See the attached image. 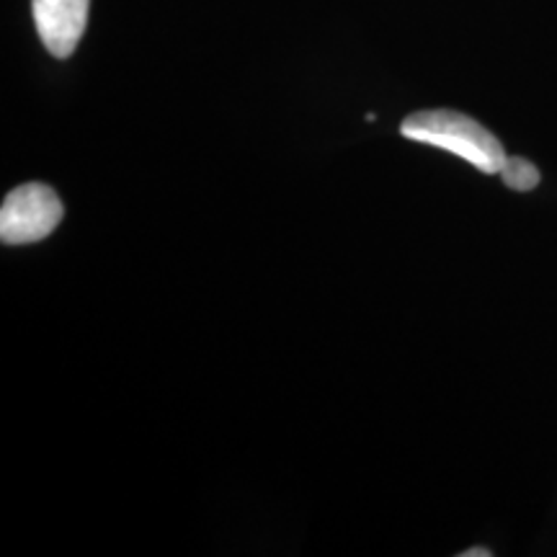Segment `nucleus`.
Here are the masks:
<instances>
[{"mask_svg": "<svg viewBox=\"0 0 557 557\" xmlns=\"http://www.w3.org/2000/svg\"><path fill=\"white\" fill-rule=\"evenodd\" d=\"M400 132L403 137L416 139V143L431 145V148L447 150L451 156L465 158L483 173H500V169H504V145L483 124L468 114H459V111H416V114H410L400 124Z\"/></svg>", "mask_w": 557, "mask_h": 557, "instance_id": "f257e3e1", "label": "nucleus"}, {"mask_svg": "<svg viewBox=\"0 0 557 557\" xmlns=\"http://www.w3.org/2000/svg\"><path fill=\"white\" fill-rule=\"evenodd\" d=\"M62 220V201L47 184H24L13 189L0 209V240L5 246L37 243Z\"/></svg>", "mask_w": 557, "mask_h": 557, "instance_id": "f03ea898", "label": "nucleus"}, {"mask_svg": "<svg viewBox=\"0 0 557 557\" xmlns=\"http://www.w3.org/2000/svg\"><path fill=\"white\" fill-rule=\"evenodd\" d=\"M90 0H32L34 24L52 58L65 60L86 32Z\"/></svg>", "mask_w": 557, "mask_h": 557, "instance_id": "7ed1b4c3", "label": "nucleus"}, {"mask_svg": "<svg viewBox=\"0 0 557 557\" xmlns=\"http://www.w3.org/2000/svg\"><path fill=\"white\" fill-rule=\"evenodd\" d=\"M498 176L504 178V184L513 191H532L537 189L540 184L537 165L529 163L527 158H519V156H506L504 169H500Z\"/></svg>", "mask_w": 557, "mask_h": 557, "instance_id": "20e7f679", "label": "nucleus"}, {"mask_svg": "<svg viewBox=\"0 0 557 557\" xmlns=\"http://www.w3.org/2000/svg\"><path fill=\"white\" fill-rule=\"evenodd\" d=\"M462 557H491V549L487 547H475V549H465Z\"/></svg>", "mask_w": 557, "mask_h": 557, "instance_id": "39448f33", "label": "nucleus"}]
</instances>
